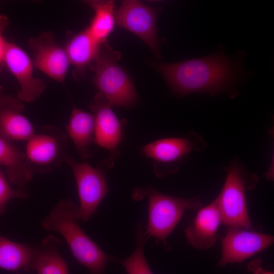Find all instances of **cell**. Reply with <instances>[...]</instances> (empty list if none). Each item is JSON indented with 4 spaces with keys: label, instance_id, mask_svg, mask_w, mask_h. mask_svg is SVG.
<instances>
[{
    "label": "cell",
    "instance_id": "44dd1931",
    "mask_svg": "<svg viewBox=\"0 0 274 274\" xmlns=\"http://www.w3.org/2000/svg\"><path fill=\"white\" fill-rule=\"evenodd\" d=\"M86 3L94 11L87 29L96 41L102 44L107 42V38L114 28V2L111 0L88 1Z\"/></svg>",
    "mask_w": 274,
    "mask_h": 274
},
{
    "label": "cell",
    "instance_id": "6da1fadb",
    "mask_svg": "<svg viewBox=\"0 0 274 274\" xmlns=\"http://www.w3.org/2000/svg\"><path fill=\"white\" fill-rule=\"evenodd\" d=\"M152 64L181 96L197 92L216 95L232 87L240 75L236 63L220 51L178 63Z\"/></svg>",
    "mask_w": 274,
    "mask_h": 274
},
{
    "label": "cell",
    "instance_id": "603a6c76",
    "mask_svg": "<svg viewBox=\"0 0 274 274\" xmlns=\"http://www.w3.org/2000/svg\"><path fill=\"white\" fill-rule=\"evenodd\" d=\"M27 196L25 188H12L0 170V215L4 213L6 205L10 200L16 198L25 199Z\"/></svg>",
    "mask_w": 274,
    "mask_h": 274
},
{
    "label": "cell",
    "instance_id": "ac0fdd59",
    "mask_svg": "<svg viewBox=\"0 0 274 274\" xmlns=\"http://www.w3.org/2000/svg\"><path fill=\"white\" fill-rule=\"evenodd\" d=\"M0 165L6 168L10 181L19 188H25L33 177L34 173L27 163L24 153L1 136Z\"/></svg>",
    "mask_w": 274,
    "mask_h": 274
},
{
    "label": "cell",
    "instance_id": "277c9868",
    "mask_svg": "<svg viewBox=\"0 0 274 274\" xmlns=\"http://www.w3.org/2000/svg\"><path fill=\"white\" fill-rule=\"evenodd\" d=\"M120 57L107 42L102 43L94 62L93 83L112 106L130 107L136 103L138 96L130 77L118 63Z\"/></svg>",
    "mask_w": 274,
    "mask_h": 274
},
{
    "label": "cell",
    "instance_id": "5b68a950",
    "mask_svg": "<svg viewBox=\"0 0 274 274\" xmlns=\"http://www.w3.org/2000/svg\"><path fill=\"white\" fill-rule=\"evenodd\" d=\"M67 151L65 134L58 127L49 125L40 128L27 141L24 154L34 173H45L66 161Z\"/></svg>",
    "mask_w": 274,
    "mask_h": 274
},
{
    "label": "cell",
    "instance_id": "d4e9b609",
    "mask_svg": "<svg viewBox=\"0 0 274 274\" xmlns=\"http://www.w3.org/2000/svg\"><path fill=\"white\" fill-rule=\"evenodd\" d=\"M249 268L254 273V274H273L269 271H265L261 266L260 261H255L251 263Z\"/></svg>",
    "mask_w": 274,
    "mask_h": 274
},
{
    "label": "cell",
    "instance_id": "d6986e66",
    "mask_svg": "<svg viewBox=\"0 0 274 274\" xmlns=\"http://www.w3.org/2000/svg\"><path fill=\"white\" fill-rule=\"evenodd\" d=\"M101 44L93 38L87 28L75 35L64 48L70 64L78 72H84L86 67L94 62Z\"/></svg>",
    "mask_w": 274,
    "mask_h": 274
},
{
    "label": "cell",
    "instance_id": "cb8c5ba5",
    "mask_svg": "<svg viewBox=\"0 0 274 274\" xmlns=\"http://www.w3.org/2000/svg\"><path fill=\"white\" fill-rule=\"evenodd\" d=\"M8 24L9 21L6 16L0 14V63L3 62L4 54L7 41L4 39L3 33Z\"/></svg>",
    "mask_w": 274,
    "mask_h": 274
},
{
    "label": "cell",
    "instance_id": "7c38bea8",
    "mask_svg": "<svg viewBox=\"0 0 274 274\" xmlns=\"http://www.w3.org/2000/svg\"><path fill=\"white\" fill-rule=\"evenodd\" d=\"M273 236L239 227H229L222 239V256L219 265L242 262L273 243Z\"/></svg>",
    "mask_w": 274,
    "mask_h": 274
},
{
    "label": "cell",
    "instance_id": "52a82bcc",
    "mask_svg": "<svg viewBox=\"0 0 274 274\" xmlns=\"http://www.w3.org/2000/svg\"><path fill=\"white\" fill-rule=\"evenodd\" d=\"M222 223L229 227L254 229L246 203V185L239 166L229 168L222 189L215 200Z\"/></svg>",
    "mask_w": 274,
    "mask_h": 274
},
{
    "label": "cell",
    "instance_id": "30bf717a",
    "mask_svg": "<svg viewBox=\"0 0 274 274\" xmlns=\"http://www.w3.org/2000/svg\"><path fill=\"white\" fill-rule=\"evenodd\" d=\"M3 62L19 84L18 98L27 103L39 98L46 84L43 80L35 76V66L27 53L16 44L7 41Z\"/></svg>",
    "mask_w": 274,
    "mask_h": 274
},
{
    "label": "cell",
    "instance_id": "9a60e30c",
    "mask_svg": "<svg viewBox=\"0 0 274 274\" xmlns=\"http://www.w3.org/2000/svg\"><path fill=\"white\" fill-rule=\"evenodd\" d=\"M220 214L214 200L200 208L193 223L185 230L188 242L193 247L206 249L214 245L220 224Z\"/></svg>",
    "mask_w": 274,
    "mask_h": 274
},
{
    "label": "cell",
    "instance_id": "2e32d148",
    "mask_svg": "<svg viewBox=\"0 0 274 274\" xmlns=\"http://www.w3.org/2000/svg\"><path fill=\"white\" fill-rule=\"evenodd\" d=\"M61 241L49 235L35 247L33 256L28 271L37 274H69L67 263L60 253Z\"/></svg>",
    "mask_w": 274,
    "mask_h": 274
},
{
    "label": "cell",
    "instance_id": "5bb4252c",
    "mask_svg": "<svg viewBox=\"0 0 274 274\" xmlns=\"http://www.w3.org/2000/svg\"><path fill=\"white\" fill-rule=\"evenodd\" d=\"M23 102L17 97H0V136L9 141H27L35 133L34 127L23 112Z\"/></svg>",
    "mask_w": 274,
    "mask_h": 274
},
{
    "label": "cell",
    "instance_id": "ba28073f",
    "mask_svg": "<svg viewBox=\"0 0 274 274\" xmlns=\"http://www.w3.org/2000/svg\"><path fill=\"white\" fill-rule=\"evenodd\" d=\"M66 162L74 176L80 201V220L86 222L96 213L109 191L103 171L87 162H78L68 158Z\"/></svg>",
    "mask_w": 274,
    "mask_h": 274
},
{
    "label": "cell",
    "instance_id": "4fadbf2b",
    "mask_svg": "<svg viewBox=\"0 0 274 274\" xmlns=\"http://www.w3.org/2000/svg\"><path fill=\"white\" fill-rule=\"evenodd\" d=\"M90 106L95 118L94 141L109 152V162L113 164L119 154L124 124L113 111V106L99 92Z\"/></svg>",
    "mask_w": 274,
    "mask_h": 274
},
{
    "label": "cell",
    "instance_id": "8992f818",
    "mask_svg": "<svg viewBox=\"0 0 274 274\" xmlns=\"http://www.w3.org/2000/svg\"><path fill=\"white\" fill-rule=\"evenodd\" d=\"M206 143L202 137L190 132L182 138H166L144 145L143 154L154 161V172L158 177L175 173L179 163L193 151L202 150Z\"/></svg>",
    "mask_w": 274,
    "mask_h": 274
},
{
    "label": "cell",
    "instance_id": "ffe728a7",
    "mask_svg": "<svg viewBox=\"0 0 274 274\" xmlns=\"http://www.w3.org/2000/svg\"><path fill=\"white\" fill-rule=\"evenodd\" d=\"M35 251L29 244L13 242L0 236V268L28 271Z\"/></svg>",
    "mask_w": 274,
    "mask_h": 274
},
{
    "label": "cell",
    "instance_id": "9c48e42d",
    "mask_svg": "<svg viewBox=\"0 0 274 274\" xmlns=\"http://www.w3.org/2000/svg\"><path fill=\"white\" fill-rule=\"evenodd\" d=\"M156 14L155 9L140 1L127 0L115 11V18L116 25L138 36L160 58Z\"/></svg>",
    "mask_w": 274,
    "mask_h": 274
},
{
    "label": "cell",
    "instance_id": "7a4b0ae2",
    "mask_svg": "<svg viewBox=\"0 0 274 274\" xmlns=\"http://www.w3.org/2000/svg\"><path fill=\"white\" fill-rule=\"evenodd\" d=\"M79 220V207L63 199L52 209L41 224L46 230L57 232L63 237L73 256L88 269L89 274H105L110 257L85 233L78 224Z\"/></svg>",
    "mask_w": 274,
    "mask_h": 274
},
{
    "label": "cell",
    "instance_id": "e0dca14e",
    "mask_svg": "<svg viewBox=\"0 0 274 274\" xmlns=\"http://www.w3.org/2000/svg\"><path fill=\"white\" fill-rule=\"evenodd\" d=\"M68 134L82 159L91 156L89 147L94 139L95 118L92 113L73 106L67 126Z\"/></svg>",
    "mask_w": 274,
    "mask_h": 274
},
{
    "label": "cell",
    "instance_id": "3957f363",
    "mask_svg": "<svg viewBox=\"0 0 274 274\" xmlns=\"http://www.w3.org/2000/svg\"><path fill=\"white\" fill-rule=\"evenodd\" d=\"M146 197L148 201V220L144 229L145 241L153 237L168 248L167 239L181 220L186 209L198 210L202 206L201 198L172 196L160 193L151 186L138 188L133 192L136 200Z\"/></svg>",
    "mask_w": 274,
    "mask_h": 274
},
{
    "label": "cell",
    "instance_id": "8fae6325",
    "mask_svg": "<svg viewBox=\"0 0 274 274\" xmlns=\"http://www.w3.org/2000/svg\"><path fill=\"white\" fill-rule=\"evenodd\" d=\"M28 45L33 54L35 68L53 80L64 83L70 65L64 48L56 41L53 33L42 32L31 38Z\"/></svg>",
    "mask_w": 274,
    "mask_h": 274
},
{
    "label": "cell",
    "instance_id": "484cf974",
    "mask_svg": "<svg viewBox=\"0 0 274 274\" xmlns=\"http://www.w3.org/2000/svg\"><path fill=\"white\" fill-rule=\"evenodd\" d=\"M4 93V89L0 85V97L3 95Z\"/></svg>",
    "mask_w": 274,
    "mask_h": 274
},
{
    "label": "cell",
    "instance_id": "7402d4cb",
    "mask_svg": "<svg viewBox=\"0 0 274 274\" xmlns=\"http://www.w3.org/2000/svg\"><path fill=\"white\" fill-rule=\"evenodd\" d=\"M144 229L142 224H139L135 231L136 246L134 251L129 257L119 261L128 274H153L144 253V246L146 243Z\"/></svg>",
    "mask_w": 274,
    "mask_h": 274
}]
</instances>
